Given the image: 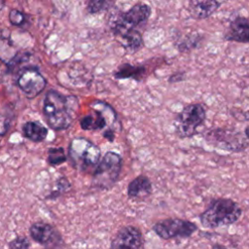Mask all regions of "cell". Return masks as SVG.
Returning <instances> with one entry per match:
<instances>
[{
	"mask_svg": "<svg viewBox=\"0 0 249 249\" xmlns=\"http://www.w3.org/2000/svg\"><path fill=\"white\" fill-rule=\"evenodd\" d=\"M31 238L45 246L47 249H58L63 245L60 232L51 224L46 222H35L29 228Z\"/></svg>",
	"mask_w": 249,
	"mask_h": 249,
	"instance_id": "obj_10",
	"label": "cell"
},
{
	"mask_svg": "<svg viewBox=\"0 0 249 249\" xmlns=\"http://www.w3.org/2000/svg\"><path fill=\"white\" fill-rule=\"evenodd\" d=\"M224 2L215 0H191L188 2L187 11L194 19H205L210 18Z\"/></svg>",
	"mask_w": 249,
	"mask_h": 249,
	"instance_id": "obj_14",
	"label": "cell"
},
{
	"mask_svg": "<svg viewBox=\"0 0 249 249\" xmlns=\"http://www.w3.org/2000/svg\"><path fill=\"white\" fill-rule=\"evenodd\" d=\"M186 80V71L185 70H178L175 71L174 73H172L169 77H168V83L169 84H176V83H180Z\"/></svg>",
	"mask_w": 249,
	"mask_h": 249,
	"instance_id": "obj_26",
	"label": "cell"
},
{
	"mask_svg": "<svg viewBox=\"0 0 249 249\" xmlns=\"http://www.w3.org/2000/svg\"><path fill=\"white\" fill-rule=\"evenodd\" d=\"M201 135L209 145L231 153H240L249 147V141L243 132L231 127L209 128Z\"/></svg>",
	"mask_w": 249,
	"mask_h": 249,
	"instance_id": "obj_6",
	"label": "cell"
},
{
	"mask_svg": "<svg viewBox=\"0 0 249 249\" xmlns=\"http://www.w3.org/2000/svg\"><path fill=\"white\" fill-rule=\"evenodd\" d=\"M205 120V106L200 102L189 103L175 116V133L181 139L191 138L198 133V128L204 124Z\"/></svg>",
	"mask_w": 249,
	"mask_h": 249,
	"instance_id": "obj_5",
	"label": "cell"
},
{
	"mask_svg": "<svg viewBox=\"0 0 249 249\" xmlns=\"http://www.w3.org/2000/svg\"><path fill=\"white\" fill-rule=\"evenodd\" d=\"M66 160V155L62 148L53 147L48 151V162L50 165H58Z\"/></svg>",
	"mask_w": 249,
	"mask_h": 249,
	"instance_id": "obj_20",
	"label": "cell"
},
{
	"mask_svg": "<svg viewBox=\"0 0 249 249\" xmlns=\"http://www.w3.org/2000/svg\"><path fill=\"white\" fill-rule=\"evenodd\" d=\"M4 5H5V2L4 1H0V11L3 9Z\"/></svg>",
	"mask_w": 249,
	"mask_h": 249,
	"instance_id": "obj_29",
	"label": "cell"
},
{
	"mask_svg": "<svg viewBox=\"0 0 249 249\" xmlns=\"http://www.w3.org/2000/svg\"><path fill=\"white\" fill-rule=\"evenodd\" d=\"M122 170V158L115 152H107L93 171L92 185L100 190L113 187Z\"/></svg>",
	"mask_w": 249,
	"mask_h": 249,
	"instance_id": "obj_8",
	"label": "cell"
},
{
	"mask_svg": "<svg viewBox=\"0 0 249 249\" xmlns=\"http://www.w3.org/2000/svg\"><path fill=\"white\" fill-rule=\"evenodd\" d=\"M126 51L129 53H135L143 47L142 35L137 30H132L124 35L118 37Z\"/></svg>",
	"mask_w": 249,
	"mask_h": 249,
	"instance_id": "obj_18",
	"label": "cell"
},
{
	"mask_svg": "<svg viewBox=\"0 0 249 249\" xmlns=\"http://www.w3.org/2000/svg\"><path fill=\"white\" fill-rule=\"evenodd\" d=\"M25 15L17 9H12L9 13V20L13 25L19 26L25 22Z\"/></svg>",
	"mask_w": 249,
	"mask_h": 249,
	"instance_id": "obj_23",
	"label": "cell"
},
{
	"mask_svg": "<svg viewBox=\"0 0 249 249\" xmlns=\"http://www.w3.org/2000/svg\"><path fill=\"white\" fill-rule=\"evenodd\" d=\"M100 149L87 138L76 137L69 144L68 157L77 170L94 171L100 161Z\"/></svg>",
	"mask_w": 249,
	"mask_h": 249,
	"instance_id": "obj_4",
	"label": "cell"
},
{
	"mask_svg": "<svg viewBox=\"0 0 249 249\" xmlns=\"http://www.w3.org/2000/svg\"><path fill=\"white\" fill-rule=\"evenodd\" d=\"M47 84L44 76L35 68H26L20 71L18 78V86L23 93L33 98L40 94Z\"/></svg>",
	"mask_w": 249,
	"mask_h": 249,
	"instance_id": "obj_11",
	"label": "cell"
},
{
	"mask_svg": "<svg viewBox=\"0 0 249 249\" xmlns=\"http://www.w3.org/2000/svg\"><path fill=\"white\" fill-rule=\"evenodd\" d=\"M242 215V208L231 198H212L199 214V222L204 229H217L237 222Z\"/></svg>",
	"mask_w": 249,
	"mask_h": 249,
	"instance_id": "obj_2",
	"label": "cell"
},
{
	"mask_svg": "<svg viewBox=\"0 0 249 249\" xmlns=\"http://www.w3.org/2000/svg\"><path fill=\"white\" fill-rule=\"evenodd\" d=\"M243 134H244V136L246 137V139L249 141V125H247V126L244 128Z\"/></svg>",
	"mask_w": 249,
	"mask_h": 249,
	"instance_id": "obj_28",
	"label": "cell"
},
{
	"mask_svg": "<svg viewBox=\"0 0 249 249\" xmlns=\"http://www.w3.org/2000/svg\"><path fill=\"white\" fill-rule=\"evenodd\" d=\"M69 187H70V185H69L67 179H65V178L59 179V181L57 182V188H56V190H55L54 192H53L52 195H51L49 197H50V198H53V197H55V196H60V194H61L62 192H65Z\"/></svg>",
	"mask_w": 249,
	"mask_h": 249,
	"instance_id": "obj_25",
	"label": "cell"
},
{
	"mask_svg": "<svg viewBox=\"0 0 249 249\" xmlns=\"http://www.w3.org/2000/svg\"><path fill=\"white\" fill-rule=\"evenodd\" d=\"M211 249H228L225 245H223L222 243H214L211 246Z\"/></svg>",
	"mask_w": 249,
	"mask_h": 249,
	"instance_id": "obj_27",
	"label": "cell"
},
{
	"mask_svg": "<svg viewBox=\"0 0 249 249\" xmlns=\"http://www.w3.org/2000/svg\"><path fill=\"white\" fill-rule=\"evenodd\" d=\"M142 244L141 231L134 226H124L112 238L110 249H141Z\"/></svg>",
	"mask_w": 249,
	"mask_h": 249,
	"instance_id": "obj_12",
	"label": "cell"
},
{
	"mask_svg": "<svg viewBox=\"0 0 249 249\" xmlns=\"http://www.w3.org/2000/svg\"><path fill=\"white\" fill-rule=\"evenodd\" d=\"M145 67L140 65H131L128 63L123 64L119 67V69L115 72V77L117 79H135V80H141L145 74Z\"/></svg>",
	"mask_w": 249,
	"mask_h": 249,
	"instance_id": "obj_19",
	"label": "cell"
},
{
	"mask_svg": "<svg viewBox=\"0 0 249 249\" xmlns=\"http://www.w3.org/2000/svg\"><path fill=\"white\" fill-rule=\"evenodd\" d=\"M152 194V183L145 175L135 177L127 186V196L131 198H145Z\"/></svg>",
	"mask_w": 249,
	"mask_h": 249,
	"instance_id": "obj_15",
	"label": "cell"
},
{
	"mask_svg": "<svg viewBox=\"0 0 249 249\" xmlns=\"http://www.w3.org/2000/svg\"><path fill=\"white\" fill-rule=\"evenodd\" d=\"M152 14V9L148 4L137 3L133 5L128 11L120 13L113 18L111 27L113 33L120 37L135 28L145 24Z\"/></svg>",
	"mask_w": 249,
	"mask_h": 249,
	"instance_id": "obj_7",
	"label": "cell"
},
{
	"mask_svg": "<svg viewBox=\"0 0 249 249\" xmlns=\"http://www.w3.org/2000/svg\"><path fill=\"white\" fill-rule=\"evenodd\" d=\"M78 110V99L73 95H63L56 90H49L45 95L43 113L53 129L68 128L76 118Z\"/></svg>",
	"mask_w": 249,
	"mask_h": 249,
	"instance_id": "obj_1",
	"label": "cell"
},
{
	"mask_svg": "<svg viewBox=\"0 0 249 249\" xmlns=\"http://www.w3.org/2000/svg\"><path fill=\"white\" fill-rule=\"evenodd\" d=\"M113 5L114 3L112 1H90L89 2L87 9L90 14H95L108 10Z\"/></svg>",
	"mask_w": 249,
	"mask_h": 249,
	"instance_id": "obj_21",
	"label": "cell"
},
{
	"mask_svg": "<svg viewBox=\"0 0 249 249\" xmlns=\"http://www.w3.org/2000/svg\"><path fill=\"white\" fill-rule=\"evenodd\" d=\"M90 111L85 115L81 121L80 125L85 130H99L106 129L103 136L109 141H113L115 131L113 125L117 121L115 110L106 102L96 100L90 104Z\"/></svg>",
	"mask_w": 249,
	"mask_h": 249,
	"instance_id": "obj_3",
	"label": "cell"
},
{
	"mask_svg": "<svg viewBox=\"0 0 249 249\" xmlns=\"http://www.w3.org/2000/svg\"><path fill=\"white\" fill-rule=\"evenodd\" d=\"M11 125V116L6 113L0 114V136H3L7 133Z\"/></svg>",
	"mask_w": 249,
	"mask_h": 249,
	"instance_id": "obj_24",
	"label": "cell"
},
{
	"mask_svg": "<svg viewBox=\"0 0 249 249\" xmlns=\"http://www.w3.org/2000/svg\"><path fill=\"white\" fill-rule=\"evenodd\" d=\"M9 249H29L30 242L25 236H17L8 243Z\"/></svg>",
	"mask_w": 249,
	"mask_h": 249,
	"instance_id": "obj_22",
	"label": "cell"
},
{
	"mask_svg": "<svg viewBox=\"0 0 249 249\" xmlns=\"http://www.w3.org/2000/svg\"><path fill=\"white\" fill-rule=\"evenodd\" d=\"M23 135L33 142L44 141L48 135V129L38 122H27L22 126Z\"/></svg>",
	"mask_w": 249,
	"mask_h": 249,
	"instance_id": "obj_17",
	"label": "cell"
},
{
	"mask_svg": "<svg viewBox=\"0 0 249 249\" xmlns=\"http://www.w3.org/2000/svg\"><path fill=\"white\" fill-rule=\"evenodd\" d=\"M203 39L204 36L201 33L190 32L176 39L174 42V47L181 53H189L195 49L199 48Z\"/></svg>",
	"mask_w": 249,
	"mask_h": 249,
	"instance_id": "obj_16",
	"label": "cell"
},
{
	"mask_svg": "<svg viewBox=\"0 0 249 249\" xmlns=\"http://www.w3.org/2000/svg\"><path fill=\"white\" fill-rule=\"evenodd\" d=\"M223 39L230 42L249 44V18L243 16L234 17L230 21Z\"/></svg>",
	"mask_w": 249,
	"mask_h": 249,
	"instance_id": "obj_13",
	"label": "cell"
},
{
	"mask_svg": "<svg viewBox=\"0 0 249 249\" xmlns=\"http://www.w3.org/2000/svg\"><path fill=\"white\" fill-rule=\"evenodd\" d=\"M197 229L196 224L194 222L181 218H166L157 222L153 226L155 233L164 240L190 237Z\"/></svg>",
	"mask_w": 249,
	"mask_h": 249,
	"instance_id": "obj_9",
	"label": "cell"
}]
</instances>
